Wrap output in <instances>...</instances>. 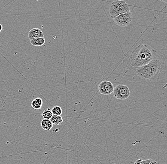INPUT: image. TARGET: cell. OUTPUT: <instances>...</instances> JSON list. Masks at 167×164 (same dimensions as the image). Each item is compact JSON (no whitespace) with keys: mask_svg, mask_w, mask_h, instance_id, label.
Masks as SVG:
<instances>
[{"mask_svg":"<svg viewBox=\"0 0 167 164\" xmlns=\"http://www.w3.org/2000/svg\"><path fill=\"white\" fill-rule=\"evenodd\" d=\"M113 96L119 100H125L130 96V89L125 85H118L113 89Z\"/></svg>","mask_w":167,"mask_h":164,"instance_id":"cell-5","label":"cell"},{"mask_svg":"<svg viewBox=\"0 0 167 164\" xmlns=\"http://www.w3.org/2000/svg\"><path fill=\"white\" fill-rule=\"evenodd\" d=\"M41 127L46 131H49L53 127V123L50 121V119H43L40 123Z\"/></svg>","mask_w":167,"mask_h":164,"instance_id":"cell-9","label":"cell"},{"mask_svg":"<svg viewBox=\"0 0 167 164\" xmlns=\"http://www.w3.org/2000/svg\"><path fill=\"white\" fill-rule=\"evenodd\" d=\"M161 63L158 59L152 61L144 65L136 68V74L144 80H152L155 78L161 71Z\"/></svg>","mask_w":167,"mask_h":164,"instance_id":"cell-2","label":"cell"},{"mask_svg":"<svg viewBox=\"0 0 167 164\" xmlns=\"http://www.w3.org/2000/svg\"><path fill=\"white\" fill-rule=\"evenodd\" d=\"M3 26L0 24V32H1V30H3Z\"/></svg>","mask_w":167,"mask_h":164,"instance_id":"cell-15","label":"cell"},{"mask_svg":"<svg viewBox=\"0 0 167 164\" xmlns=\"http://www.w3.org/2000/svg\"><path fill=\"white\" fill-rule=\"evenodd\" d=\"M130 10V7L127 3L123 1L116 0L111 4L109 12L110 15L112 19L115 18L120 14Z\"/></svg>","mask_w":167,"mask_h":164,"instance_id":"cell-3","label":"cell"},{"mask_svg":"<svg viewBox=\"0 0 167 164\" xmlns=\"http://www.w3.org/2000/svg\"><path fill=\"white\" fill-rule=\"evenodd\" d=\"M31 40V43L32 45L35 46H43L45 43V39L44 37H39L32 39Z\"/></svg>","mask_w":167,"mask_h":164,"instance_id":"cell-8","label":"cell"},{"mask_svg":"<svg viewBox=\"0 0 167 164\" xmlns=\"http://www.w3.org/2000/svg\"><path fill=\"white\" fill-rule=\"evenodd\" d=\"M50 120L52 123L55 125H60L63 123V119L61 115H54L52 116L50 118Z\"/></svg>","mask_w":167,"mask_h":164,"instance_id":"cell-11","label":"cell"},{"mask_svg":"<svg viewBox=\"0 0 167 164\" xmlns=\"http://www.w3.org/2000/svg\"><path fill=\"white\" fill-rule=\"evenodd\" d=\"M52 115H53V114L52 113L51 110H50V108L44 110L43 112L42 116L44 119H50Z\"/></svg>","mask_w":167,"mask_h":164,"instance_id":"cell-13","label":"cell"},{"mask_svg":"<svg viewBox=\"0 0 167 164\" xmlns=\"http://www.w3.org/2000/svg\"><path fill=\"white\" fill-rule=\"evenodd\" d=\"M114 87L109 81H102L98 86L99 92L102 95H108L113 92Z\"/></svg>","mask_w":167,"mask_h":164,"instance_id":"cell-6","label":"cell"},{"mask_svg":"<svg viewBox=\"0 0 167 164\" xmlns=\"http://www.w3.org/2000/svg\"><path fill=\"white\" fill-rule=\"evenodd\" d=\"M114 1H115V0H114ZM117 1H122V0H117Z\"/></svg>","mask_w":167,"mask_h":164,"instance_id":"cell-17","label":"cell"},{"mask_svg":"<svg viewBox=\"0 0 167 164\" xmlns=\"http://www.w3.org/2000/svg\"><path fill=\"white\" fill-rule=\"evenodd\" d=\"M134 164H158V162L152 159H138L135 161Z\"/></svg>","mask_w":167,"mask_h":164,"instance_id":"cell-12","label":"cell"},{"mask_svg":"<svg viewBox=\"0 0 167 164\" xmlns=\"http://www.w3.org/2000/svg\"><path fill=\"white\" fill-rule=\"evenodd\" d=\"M42 105V100L40 98H36L31 103V105L32 107L36 110L41 109Z\"/></svg>","mask_w":167,"mask_h":164,"instance_id":"cell-10","label":"cell"},{"mask_svg":"<svg viewBox=\"0 0 167 164\" xmlns=\"http://www.w3.org/2000/svg\"><path fill=\"white\" fill-rule=\"evenodd\" d=\"M51 112L54 115H61L62 114L61 108L58 105L53 107L52 109Z\"/></svg>","mask_w":167,"mask_h":164,"instance_id":"cell-14","label":"cell"},{"mask_svg":"<svg viewBox=\"0 0 167 164\" xmlns=\"http://www.w3.org/2000/svg\"><path fill=\"white\" fill-rule=\"evenodd\" d=\"M132 14L131 10L120 14L113 18V21L116 24L121 27H125L129 26L132 21Z\"/></svg>","mask_w":167,"mask_h":164,"instance_id":"cell-4","label":"cell"},{"mask_svg":"<svg viewBox=\"0 0 167 164\" xmlns=\"http://www.w3.org/2000/svg\"><path fill=\"white\" fill-rule=\"evenodd\" d=\"M43 37L44 34L43 33L42 31L39 28H33L29 32L28 37L30 40L36 39L37 37Z\"/></svg>","mask_w":167,"mask_h":164,"instance_id":"cell-7","label":"cell"},{"mask_svg":"<svg viewBox=\"0 0 167 164\" xmlns=\"http://www.w3.org/2000/svg\"><path fill=\"white\" fill-rule=\"evenodd\" d=\"M158 58L156 51L148 44H141L133 50L131 56V64L135 68L144 65Z\"/></svg>","mask_w":167,"mask_h":164,"instance_id":"cell-1","label":"cell"},{"mask_svg":"<svg viewBox=\"0 0 167 164\" xmlns=\"http://www.w3.org/2000/svg\"><path fill=\"white\" fill-rule=\"evenodd\" d=\"M161 1L162 2H164V3H166L167 2V0H161Z\"/></svg>","mask_w":167,"mask_h":164,"instance_id":"cell-16","label":"cell"}]
</instances>
